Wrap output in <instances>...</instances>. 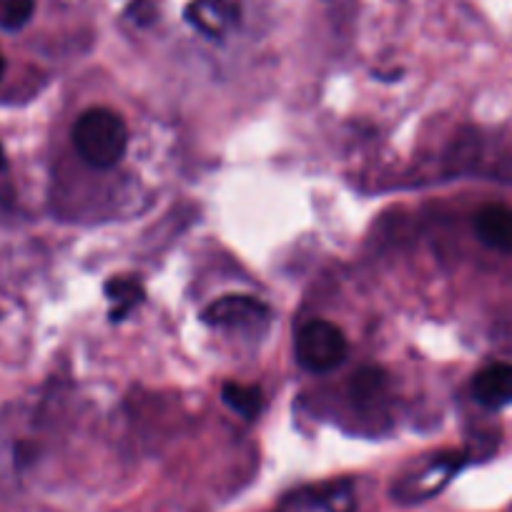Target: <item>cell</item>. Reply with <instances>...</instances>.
<instances>
[{
	"mask_svg": "<svg viewBox=\"0 0 512 512\" xmlns=\"http://www.w3.org/2000/svg\"><path fill=\"white\" fill-rule=\"evenodd\" d=\"M221 400H224L226 405L236 412V415H241L244 420H249V422L256 420L264 407L262 390H259V387H254V384L226 382L224 387H221Z\"/></svg>",
	"mask_w": 512,
	"mask_h": 512,
	"instance_id": "ba28073f",
	"label": "cell"
},
{
	"mask_svg": "<svg viewBox=\"0 0 512 512\" xmlns=\"http://www.w3.org/2000/svg\"><path fill=\"white\" fill-rule=\"evenodd\" d=\"M33 11H36L33 0H0V28L21 31L33 18Z\"/></svg>",
	"mask_w": 512,
	"mask_h": 512,
	"instance_id": "9c48e42d",
	"label": "cell"
},
{
	"mask_svg": "<svg viewBox=\"0 0 512 512\" xmlns=\"http://www.w3.org/2000/svg\"><path fill=\"white\" fill-rule=\"evenodd\" d=\"M239 0H191L186 6V23L209 38H221L239 23Z\"/></svg>",
	"mask_w": 512,
	"mask_h": 512,
	"instance_id": "277c9868",
	"label": "cell"
},
{
	"mask_svg": "<svg viewBox=\"0 0 512 512\" xmlns=\"http://www.w3.org/2000/svg\"><path fill=\"white\" fill-rule=\"evenodd\" d=\"M382 382V372H377V369H362V372L357 374V379L352 382V397L359 402L369 400V397L377 395Z\"/></svg>",
	"mask_w": 512,
	"mask_h": 512,
	"instance_id": "30bf717a",
	"label": "cell"
},
{
	"mask_svg": "<svg viewBox=\"0 0 512 512\" xmlns=\"http://www.w3.org/2000/svg\"><path fill=\"white\" fill-rule=\"evenodd\" d=\"M475 234L482 244L512 254V209L505 204H487L475 214Z\"/></svg>",
	"mask_w": 512,
	"mask_h": 512,
	"instance_id": "8992f818",
	"label": "cell"
},
{
	"mask_svg": "<svg viewBox=\"0 0 512 512\" xmlns=\"http://www.w3.org/2000/svg\"><path fill=\"white\" fill-rule=\"evenodd\" d=\"M3 73H6V58L0 53V78H3Z\"/></svg>",
	"mask_w": 512,
	"mask_h": 512,
	"instance_id": "7c38bea8",
	"label": "cell"
},
{
	"mask_svg": "<svg viewBox=\"0 0 512 512\" xmlns=\"http://www.w3.org/2000/svg\"><path fill=\"white\" fill-rule=\"evenodd\" d=\"M106 297L111 302V319L121 322L128 312H134L144 302V284L134 277H113L106 282Z\"/></svg>",
	"mask_w": 512,
	"mask_h": 512,
	"instance_id": "52a82bcc",
	"label": "cell"
},
{
	"mask_svg": "<svg viewBox=\"0 0 512 512\" xmlns=\"http://www.w3.org/2000/svg\"><path fill=\"white\" fill-rule=\"evenodd\" d=\"M73 146L86 164L111 169L126 154V121L111 108H88L73 123Z\"/></svg>",
	"mask_w": 512,
	"mask_h": 512,
	"instance_id": "6da1fadb",
	"label": "cell"
},
{
	"mask_svg": "<svg viewBox=\"0 0 512 512\" xmlns=\"http://www.w3.org/2000/svg\"><path fill=\"white\" fill-rule=\"evenodd\" d=\"M347 337L342 329L332 322H309L299 329L297 342H294V354L302 369L314 374H324L337 369L347 359Z\"/></svg>",
	"mask_w": 512,
	"mask_h": 512,
	"instance_id": "7a4b0ae2",
	"label": "cell"
},
{
	"mask_svg": "<svg viewBox=\"0 0 512 512\" xmlns=\"http://www.w3.org/2000/svg\"><path fill=\"white\" fill-rule=\"evenodd\" d=\"M126 16L136 23V26L146 28L156 21V6L154 0H131L126 8Z\"/></svg>",
	"mask_w": 512,
	"mask_h": 512,
	"instance_id": "8fae6325",
	"label": "cell"
},
{
	"mask_svg": "<svg viewBox=\"0 0 512 512\" xmlns=\"http://www.w3.org/2000/svg\"><path fill=\"white\" fill-rule=\"evenodd\" d=\"M472 395L487 410H502L512 405V364L497 362L480 369L472 379Z\"/></svg>",
	"mask_w": 512,
	"mask_h": 512,
	"instance_id": "5b68a950",
	"label": "cell"
},
{
	"mask_svg": "<svg viewBox=\"0 0 512 512\" xmlns=\"http://www.w3.org/2000/svg\"><path fill=\"white\" fill-rule=\"evenodd\" d=\"M269 317V307L246 294H226L204 309L201 319L209 327H249Z\"/></svg>",
	"mask_w": 512,
	"mask_h": 512,
	"instance_id": "3957f363",
	"label": "cell"
},
{
	"mask_svg": "<svg viewBox=\"0 0 512 512\" xmlns=\"http://www.w3.org/2000/svg\"><path fill=\"white\" fill-rule=\"evenodd\" d=\"M6 174V159H3V151H0V176Z\"/></svg>",
	"mask_w": 512,
	"mask_h": 512,
	"instance_id": "4fadbf2b",
	"label": "cell"
}]
</instances>
